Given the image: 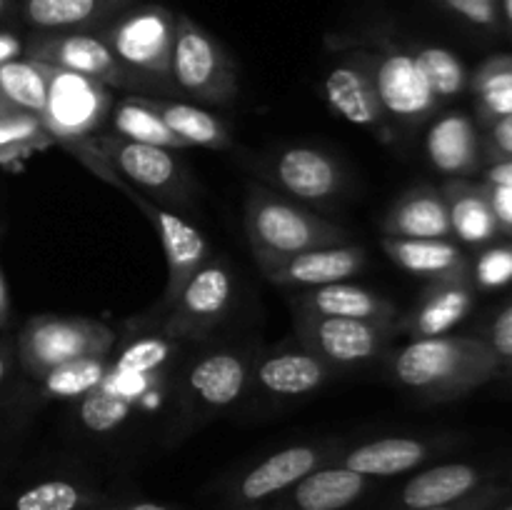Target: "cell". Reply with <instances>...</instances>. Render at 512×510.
Returning a JSON list of instances; mask_svg holds the SVG:
<instances>
[{
  "label": "cell",
  "instance_id": "6da1fadb",
  "mask_svg": "<svg viewBox=\"0 0 512 510\" xmlns=\"http://www.w3.org/2000/svg\"><path fill=\"white\" fill-rule=\"evenodd\" d=\"M183 343L163 335H140L130 340L115 358L98 385L78 400V423L93 435H108L123 428L145 400L155 398L165 375L175 370V355Z\"/></svg>",
  "mask_w": 512,
  "mask_h": 510
},
{
  "label": "cell",
  "instance_id": "7a4b0ae2",
  "mask_svg": "<svg viewBox=\"0 0 512 510\" xmlns=\"http://www.w3.org/2000/svg\"><path fill=\"white\" fill-rule=\"evenodd\" d=\"M68 153H73L80 163L88 165L100 180H105V183H110L113 188H118L120 193H123L125 198H128L130 203H133L145 218H148V223L153 225V230L158 233V240L160 245H163V253H165V263H168V283H165L163 298L153 305L150 313L140 315L138 325L158 323V320L173 308V303L178 300V295L183 293L185 285L190 283V278H193V275L198 273V270L215 255L213 248H210L208 238H205L193 223H188L180 213L155 203V200L145 198L143 193L130 188L125 180H120L118 175L103 163V158L95 153L93 145H90L88 140L73 145Z\"/></svg>",
  "mask_w": 512,
  "mask_h": 510
},
{
  "label": "cell",
  "instance_id": "3957f363",
  "mask_svg": "<svg viewBox=\"0 0 512 510\" xmlns=\"http://www.w3.org/2000/svg\"><path fill=\"white\" fill-rule=\"evenodd\" d=\"M255 358L258 350L250 345H220L185 358L178 370V425L173 438H185L233 408L253 380Z\"/></svg>",
  "mask_w": 512,
  "mask_h": 510
},
{
  "label": "cell",
  "instance_id": "277c9868",
  "mask_svg": "<svg viewBox=\"0 0 512 510\" xmlns=\"http://www.w3.org/2000/svg\"><path fill=\"white\" fill-rule=\"evenodd\" d=\"M245 233L253 253L295 255L313 248L350 243V230L263 183H250L245 195Z\"/></svg>",
  "mask_w": 512,
  "mask_h": 510
},
{
  "label": "cell",
  "instance_id": "5b68a950",
  "mask_svg": "<svg viewBox=\"0 0 512 510\" xmlns=\"http://www.w3.org/2000/svg\"><path fill=\"white\" fill-rule=\"evenodd\" d=\"M88 143L120 180H125L145 198L175 213L193 205L195 178L178 150L135 143L113 133H95L93 138H88Z\"/></svg>",
  "mask_w": 512,
  "mask_h": 510
},
{
  "label": "cell",
  "instance_id": "8992f818",
  "mask_svg": "<svg viewBox=\"0 0 512 510\" xmlns=\"http://www.w3.org/2000/svg\"><path fill=\"white\" fill-rule=\"evenodd\" d=\"M388 373L393 383L420 398L440 400L465 388L488 363L483 350L460 338H418L403 348H390Z\"/></svg>",
  "mask_w": 512,
  "mask_h": 510
},
{
  "label": "cell",
  "instance_id": "52a82bcc",
  "mask_svg": "<svg viewBox=\"0 0 512 510\" xmlns=\"http://www.w3.org/2000/svg\"><path fill=\"white\" fill-rule=\"evenodd\" d=\"M118 345L113 328L78 315H35L20 328L15 355L30 378L80 358H105Z\"/></svg>",
  "mask_w": 512,
  "mask_h": 510
},
{
  "label": "cell",
  "instance_id": "ba28073f",
  "mask_svg": "<svg viewBox=\"0 0 512 510\" xmlns=\"http://www.w3.org/2000/svg\"><path fill=\"white\" fill-rule=\"evenodd\" d=\"M175 98L220 105L238 93V68L215 35L190 15L175 13V43L170 58Z\"/></svg>",
  "mask_w": 512,
  "mask_h": 510
},
{
  "label": "cell",
  "instance_id": "9c48e42d",
  "mask_svg": "<svg viewBox=\"0 0 512 510\" xmlns=\"http://www.w3.org/2000/svg\"><path fill=\"white\" fill-rule=\"evenodd\" d=\"M23 58L88 75V78L100 80L108 88L123 90L128 95H153V98L168 95L163 85L120 63L95 30L35 33L23 45Z\"/></svg>",
  "mask_w": 512,
  "mask_h": 510
},
{
  "label": "cell",
  "instance_id": "30bf717a",
  "mask_svg": "<svg viewBox=\"0 0 512 510\" xmlns=\"http://www.w3.org/2000/svg\"><path fill=\"white\" fill-rule=\"evenodd\" d=\"M95 33L105 40L115 58L135 73L155 80L173 95L170 58L175 43V13L160 3H135L100 25Z\"/></svg>",
  "mask_w": 512,
  "mask_h": 510
},
{
  "label": "cell",
  "instance_id": "8fae6325",
  "mask_svg": "<svg viewBox=\"0 0 512 510\" xmlns=\"http://www.w3.org/2000/svg\"><path fill=\"white\" fill-rule=\"evenodd\" d=\"M45 108L40 123L65 150L100 133L115 105V90L88 75L45 65Z\"/></svg>",
  "mask_w": 512,
  "mask_h": 510
},
{
  "label": "cell",
  "instance_id": "7c38bea8",
  "mask_svg": "<svg viewBox=\"0 0 512 510\" xmlns=\"http://www.w3.org/2000/svg\"><path fill=\"white\" fill-rule=\"evenodd\" d=\"M295 338L305 350L338 368H358L385 358L398 335L395 323H370V320L330 318V315L293 310Z\"/></svg>",
  "mask_w": 512,
  "mask_h": 510
},
{
  "label": "cell",
  "instance_id": "4fadbf2b",
  "mask_svg": "<svg viewBox=\"0 0 512 510\" xmlns=\"http://www.w3.org/2000/svg\"><path fill=\"white\" fill-rule=\"evenodd\" d=\"M235 303V275L223 258H210L190 278L173 308L158 320V333L175 343H203L223 325Z\"/></svg>",
  "mask_w": 512,
  "mask_h": 510
},
{
  "label": "cell",
  "instance_id": "5bb4252c",
  "mask_svg": "<svg viewBox=\"0 0 512 510\" xmlns=\"http://www.w3.org/2000/svg\"><path fill=\"white\" fill-rule=\"evenodd\" d=\"M373 75L380 105L388 120L418 123L428 118L435 108V95L425 83L413 53L400 48L393 40H380L375 45H358Z\"/></svg>",
  "mask_w": 512,
  "mask_h": 510
},
{
  "label": "cell",
  "instance_id": "9a60e30c",
  "mask_svg": "<svg viewBox=\"0 0 512 510\" xmlns=\"http://www.w3.org/2000/svg\"><path fill=\"white\" fill-rule=\"evenodd\" d=\"M260 173L293 200L330 203L345 188V170L338 160L313 145H290L263 163Z\"/></svg>",
  "mask_w": 512,
  "mask_h": 510
},
{
  "label": "cell",
  "instance_id": "2e32d148",
  "mask_svg": "<svg viewBox=\"0 0 512 510\" xmlns=\"http://www.w3.org/2000/svg\"><path fill=\"white\" fill-rule=\"evenodd\" d=\"M260 273L283 288H320V285L343 283L365 268L368 250L363 245L345 243L330 248L303 250L295 255H263L253 253Z\"/></svg>",
  "mask_w": 512,
  "mask_h": 510
},
{
  "label": "cell",
  "instance_id": "e0dca14e",
  "mask_svg": "<svg viewBox=\"0 0 512 510\" xmlns=\"http://www.w3.org/2000/svg\"><path fill=\"white\" fill-rule=\"evenodd\" d=\"M343 453L335 440H318V443H295L288 448L275 450L273 455L245 470L233 485L235 503H260L273 495H283L295 483L313 473L320 465L333 463Z\"/></svg>",
  "mask_w": 512,
  "mask_h": 510
},
{
  "label": "cell",
  "instance_id": "ac0fdd59",
  "mask_svg": "<svg viewBox=\"0 0 512 510\" xmlns=\"http://www.w3.org/2000/svg\"><path fill=\"white\" fill-rule=\"evenodd\" d=\"M325 98L340 118L388 135V115L380 105L373 75L358 45L340 55L325 75Z\"/></svg>",
  "mask_w": 512,
  "mask_h": 510
},
{
  "label": "cell",
  "instance_id": "d6986e66",
  "mask_svg": "<svg viewBox=\"0 0 512 510\" xmlns=\"http://www.w3.org/2000/svg\"><path fill=\"white\" fill-rule=\"evenodd\" d=\"M333 375L335 370L325 360L298 343L295 348L258 353L250 383L275 398H300L323 388Z\"/></svg>",
  "mask_w": 512,
  "mask_h": 510
},
{
  "label": "cell",
  "instance_id": "ffe728a7",
  "mask_svg": "<svg viewBox=\"0 0 512 510\" xmlns=\"http://www.w3.org/2000/svg\"><path fill=\"white\" fill-rule=\"evenodd\" d=\"M293 310L330 315V318L370 320V323L398 325V305L375 290L343 280V283L305 288L293 293Z\"/></svg>",
  "mask_w": 512,
  "mask_h": 510
},
{
  "label": "cell",
  "instance_id": "44dd1931",
  "mask_svg": "<svg viewBox=\"0 0 512 510\" xmlns=\"http://www.w3.org/2000/svg\"><path fill=\"white\" fill-rule=\"evenodd\" d=\"M370 490V478L345 468L340 463H328L305 475L300 483L285 493V510H345L358 503Z\"/></svg>",
  "mask_w": 512,
  "mask_h": 510
},
{
  "label": "cell",
  "instance_id": "7402d4cb",
  "mask_svg": "<svg viewBox=\"0 0 512 510\" xmlns=\"http://www.w3.org/2000/svg\"><path fill=\"white\" fill-rule=\"evenodd\" d=\"M140 0H18L20 18L35 33L58 30H98Z\"/></svg>",
  "mask_w": 512,
  "mask_h": 510
},
{
  "label": "cell",
  "instance_id": "603a6c76",
  "mask_svg": "<svg viewBox=\"0 0 512 510\" xmlns=\"http://www.w3.org/2000/svg\"><path fill=\"white\" fill-rule=\"evenodd\" d=\"M430 458V445L408 435H390L360 443L340 453V465L365 475V478H393L415 470Z\"/></svg>",
  "mask_w": 512,
  "mask_h": 510
},
{
  "label": "cell",
  "instance_id": "cb8c5ba5",
  "mask_svg": "<svg viewBox=\"0 0 512 510\" xmlns=\"http://www.w3.org/2000/svg\"><path fill=\"white\" fill-rule=\"evenodd\" d=\"M385 235L413 240H445L450 233V213L443 195L428 188L403 193L383 220Z\"/></svg>",
  "mask_w": 512,
  "mask_h": 510
},
{
  "label": "cell",
  "instance_id": "d4e9b609",
  "mask_svg": "<svg viewBox=\"0 0 512 510\" xmlns=\"http://www.w3.org/2000/svg\"><path fill=\"white\" fill-rule=\"evenodd\" d=\"M470 310V293L463 285L445 280L425 290L423 300L413 308V313L398 318V335L408 333L410 338H438L445 335L455 323L465 318Z\"/></svg>",
  "mask_w": 512,
  "mask_h": 510
},
{
  "label": "cell",
  "instance_id": "484cf974",
  "mask_svg": "<svg viewBox=\"0 0 512 510\" xmlns=\"http://www.w3.org/2000/svg\"><path fill=\"white\" fill-rule=\"evenodd\" d=\"M478 485V470L465 463H445L413 475L400 490V505L408 510L453 505Z\"/></svg>",
  "mask_w": 512,
  "mask_h": 510
},
{
  "label": "cell",
  "instance_id": "4316f807",
  "mask_svg": "<svg viewBox=\"0 0 512 510\" xmlns=\"http://www.w3.org/2000/svg\"><path fill=\"white\" fill-rule=\"evenodd\" d=\"M145 100L188 148H195V145L210 150L230 148V133L218 115L178 98H153V95H145Z\"/></svg>",
  "mask_w": 512,
  "mask_h": 510
},
{
  "label": "cell",
  "instance_id": "83f0119b",
  "mask_svg": "<svg viewBox=\"0 0 512 510\" xmlns=\"http://www.w3.org/2000/svg\"><path fill=\"white\" fill-rule=\"evenodd\" d=\"M383 250L395 265L420 278L450 280L460 268V250L448 240H413L383 235Z\"/></svg>",
  "mask_w": 512,
  "mask_h": 510
},
{
  "label": "cell",
  "instance_id": "f1b7e54d",
  "mask_svg": "<svg viewBox=\"0 0 512 510\" xmlns=\"http://www.w3.org/2000/svg\"><path fill=\"white\" fill-rule=\"evenodd\" d=\"M110 133L120 135L125 140L135 143L160 145L170 150H185L188 145L163 123L158 113L148 105L145 95H123L115 100L113 110L108 115Z\"/></svg>",
  "mask_w": 512,
  "mask_h": 510
},
{
  "label": "cell",
  "instance_id": "f546056e",
  "mask_svg": "<svg viewBox=\"0 0 512 510\" xmlns=\"http://www.w3.org/2000/svg\"><path fill=\"white\" fill-rule=\"evenodd\" d=\"M428 158L443 173H463L475 158V135L468 118L450 113L430 128Z\"/></svg>",
  "mask_w": 512,
  "mask_h": 510
},
{
  "label": "cell",
  "instance_id": "4dcf8cb0",
  "mask_svg": "<svg viewBox=\"0 0 512 510\" xmlns=\"http://www.w3.org/2000/svg\"><path fill=\"white\" fill-rule=\"evenodd\" d=\"M105 495L75 480H40L13 498V510H93L105 503Z\"/></svg>",
  "mask_w": 512,
  "mask_h": 510
},
{
  "label": "cell",
  "instance_id": "1f68e13d",
  "mask_svg": "<svg viewBox=\"0 0 512 510\" xmlns=\"http://www.w3.org/2000/svg\"><path fill=\"white\" fill-rule=\"evenodd\" d=\"M0 98L8 108L40 118L45 108L43 63L18 58L0 65Z\"/></svg>",
  "mask_w": 512,
  "mask_h": 510
},
{
  "label": "cell",
  "instance_id": "d6a6232c",
  "mask_svg": "<svg viewBox=\"0 0 512 510\" xmlns=\"http://www.w3.org/2000/svg\"><path fill=\"white\" fill-rule=\"evenodd\" d=\"M110 355H105V358H80L45 373L40 378L45 398L68 400V403L83 400L103 380V375L108 373Z\"/></svg>",
  "mask_w": 512,
  "mask_h": 510
},
{
  "label": "cell",
  "instance_id": "836d02e7",
  "mask_svg": "<svg viewBox=\"0 0 512 510\" xmlns=\"http://www.w3.org/2000/svg\"><path fill=\"white\" fill-rule=\"evenodd\" d=\"M413 58L435 98H453L463 90L465 70L450 50L438 45H420L418 50H413Z\"/></svg>",
  "mask_w": 512,
  "mask_h": 510
},
{
  "label": "cell",
  "instance_id": "e575fe53",
  "mask_svg": "<svg viewBox=\"0 0 512 510\" xmlns=\"http://www.w3.org/2000/svg\"><path fill=\"white\" fill-rule=\"evenodd\" d=\"M448 193L450 228L468 243H480V240L490 238L495 223L488 203L480 195L463 193V190H448Z\"/></svg>",
  "mask_w": 512,
  "mask_h": 510
},
{
  "label": "cell",
  "instance_id": "d590c367",
  "mask_svg": "<svg viewBox=\"0 0 512 510\" xmlns=\"http://www.w3.org/2000/svg\"><path fill=\"white\" fill-rule=\"evenodd\" d=\"M50 138L48 130L43 128L40 118L20 110H10L0 118V153L3 150H20L30 148L38 140Z\"/></svg>",
  "mask_w": 512,
  "mask_h": 510
},
{
  "label": "cell",
  "instance_id": "8d00e7d4",
  "mask_svg": "<svg viewBox=\"0 0 512 510\" xmlns=\"http://www.w3.org/2000/svg\"><path fill=\"white\" fill-rule=\"evenodd\" d=\"M480 90L488 110L498 115L512 113V68L493 63L485 68L483 78H480Z\"/></svg>",
  "mask_w": 512,
  "mask_h": 510
},
{
  "label": "cell",
  "instance_id": "74e56055",
  "mask_svg": "<svg viewBox=\"0 0 512 510\" xmlns=\"http://www.w3.org/2000/svg\"><path fill=\"white\" fill-rule=\"evenodd\" d=\"M478 280L488 288L512 280V250H490L478 263Z\"/></svg>",
  "mask_w": 512,
  "mask_h": 510
},
{
  "label": "cell",
  "instance_id": "f35d334b",
  "mask_svg": "<svg viewBox=\"0 0 512 510\" xmlns=\"http://www.w3.org/2000/svg\"><path fill=\"white\" fill-rule=\"evenodd\" d=\"M440 3L475 25L495 23V0H440Z\"/></svg>",
  "mask_w": 512,
  "mask_h": 510
},
{
  "label": "cell",
  "instance_id": "ab89813d",
  "mask_svg": "<svg viewBox=\"0 0 512 510\" xmlns=\"http://www.w3.org/2000/svg\"><path fill=\"white\" fill-rule=\"evenodd\" d=\"M493 345L500 355L512 358V305L498 315L493 325Z\"/></svg>",
  "mask_w": 512,
  "mask_h": 510
},
{
  "label": "cell",
  "instance_id": "60d3db41",
  "mask_svg": "<svg viewBox=\"0 0 512 510\" xmlns=\"http://www.w3.org/2000/svg\"><path fill=\"white\" fill-rule=\"evenodd\" d=\"M493 210L503 223L512 225V188L510 185H495L493 190Z\"/></svg>",
  "mask_w": 512,
  "mask_h": 510
},
{
  "label": "cell",
  "instance_id": "b9f144b4",
  "mask_svg": "<svg viewBox=\"0 0 512 510\" xmlns=\"http://www.w3.org/2000/svg\"><path fill=\"white\" fill-rule=\"evenodd\" d=\"M20 55H23V43L15 35L0 33V65L10 63V60H18Z\"/></svg>",
  "mask_w": 512,
  "mask_h": 510
},
{
  "label": "cell",
  "instance_id": "7bdbcfd3",
  "mask_svg": "<svg viewBox=\"0 0 512 510\" xmlns=\"http://www.w3.org/2000/svg\"><path fill=\"white\" fill-rule=\"evenodd\" d=\"M495 143L505 150V153H512V113L503 115L498 125H495Z\"/></svg>",
  "mask_w": 512,
  "mask_h": 510
},
{
  "label": "cell",
  "instance_id": "ee69618b",
  "mask_svg": "<svg viewBox=\"0 0 512 510\" xmlns=\"http://www.w3.org/2000/svg\"><path fill=\"white\" fill-rule=\"evenodd\" d=\"M93 510H173V508H168V505L163 503H153V500H138V503H128V505H113L105 500L103 505H98V508Z\"/></svg>",
  "mask_w": 512,
  "mask_h": 510
},
{
  "label": "cell",
  "instance_id": "f6af8a7d",
  "mask_svg": "<svg viewBox=\"0 0 512 510\" xmlns=\"http://www.w3.org/2000/svg\"><path fill=\"white\" fill-rule=\"evenodd\" d=\"M490 180H493L495 185H510L512 188V163L495 165V168L490 170Z\"/></svg>",
  "mask_w": 512,
  "mask_h": 510
},
{
  "label": "cell",
  "instance_id": "bcb514c9",
  "mask_svg": "<svg viewBox=\"0 0 512 510\" xmlns=\"http://www.w3.org/2000/svg\"><path fill=\"white\" fill-rule=\"evenodd\" d=\"M10 320V300H8V288H5L3 270H0V328Z\"/></svg>",
  "mask_w": 512,
  "mask_h": 510
},
{
  "label": "cell",
  "instance_id": "7dc6e473",
  "mask_svg": "<svg viewBox=\"0 0 512 510\" xmlns=\"http://www.w3.org/2000/svg\"><path fill=\"white\" fill-rule=\"evenodd\" d=\"M10 365H13V353H10V350L3 345V340H0V385H3L5 378H8Z\"/></svg>",
  "mask_w": 512,
  "mask_h": 510
},
{
  "label": "cell",
  "instance_id": "c3c4849f",
  "mask_svg": "<svg viewBox=\"0 0 512 510\" xmlns=\"http://www.w3.org/2000/svg\"><path fill=\"white\" fill-rule=\"evenodd\" d=\"M15 3H18V0H0V20H3L5 15L15 8Z\"/></svg>",
  "mask_w": 512,
  "mask_h": 510
},
{
  "label": "cell",
  "instance_id": "681fc988",
  "mask_svg": "<svg viewBox=\"0 0 512 510\" xmlns=\"http://www.w3.org/2000/svg\"><path fill=\"white\" fill-rule=\"evenodd\" d=\"M10 110H13V108H8V105L3 103V98H0V118H3L5 113H10Z\"/></svg>",
  "mask_w": 512,
  "mask_h": 510
},
{
  "label": "cell",
  "instance_id": "f907efd6",
  "mask_svg": "<svg viewBox=\"0 0 512 510\" xmlns=\"http://www.w3.org/2000/svg\"><path fill=\"white\" fill-rule=\"evenodd\" d=\"M420 510H455V508H450V505H440V508H420Z\"/></svg>",
  "mask_w": 512,
  "mask_h": 510
},
{
  "label": "cell",
  "instance_id": "816d5d0a",
  "mask_svg": "<svg viewBox=\"0 0 512 510\" xmlns=\"http://www.w3.org/2000/svg\"><path fill=\"white\" fill-rule=\"evenodd\" d=\"M508 15L512 18V0H508Z\"/></svg>",
  "mask_w": 512,
  "mask_h": 510
},
{
  "label": "cell",
  "instance_id": "f5cc1de1",
  "mask_svg": "<svg viewBox=\"0 0 512 510\" xmlns=\"http://www.w3.org/2000/svg\"><path fill=\"white\" fill-rule=\"evenodd\" d=\"M0 235H3V225H0Z\"/></svg>",
  "mask_w": 512,
  "mask_h": 510
},
{
  "label": "cell",
  "instance_id": "db71d44e",
  "mask_svg": "<svg viewBox=\"0 0 512 510\" xmlns=\"http://www.w3.org/2000/svg\"><path fill=\"white\" fill-rule=\"evenodd\" d=\"M508 510H512V508H508Z\"/></svg>",
  "mask_w": 512,
  "mask_h": 510
}]
</instances>
